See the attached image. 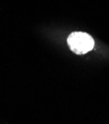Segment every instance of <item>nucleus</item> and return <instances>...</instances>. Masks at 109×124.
Here are the masks:
<instances>
[{
    "label": "nucleus",
    "mask_w": 109,
    "mask_h": 124,
    "mask_svg": "<svg viewBox=\"0 0 109 124\" xmlns=\"http://www.w3.org/2000/svg\"><path fill=\"white\" fill-rule=\"evenodd\" d=\"M67 43L70 49L76 54H86L94 47V40L87 33L74 32L68 39Z\"/></svg>",
    "instance_id": "1"
}]
</instances>
